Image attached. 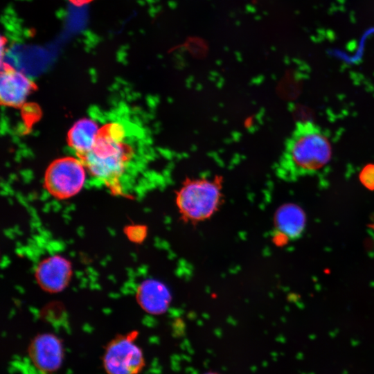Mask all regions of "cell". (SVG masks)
I'll return each mask as SVG.
<instances>
[{"instance_id": "cell-1", "label": "cell", "mask_w": 374, "mask_h": 374, "mask_svg": "<svg viewBox=\"0 0 374 374\" xmlns=\"http://www.w3.org/2000/svg\"><path fill=\"white\" fill-rule=\"evenodd\" d=\"M80 160L96 181L123 194L132 181L149 177L154 153L143 127L117 118L100 127L92 149Z\"/></svg>"}, {"instance_id": "cell-2", "label": "cell", "mask_w": 374, "mask_h": 374, "mask_svg": "<svg viewBox=\"0 0 374 374\" xmlns=\"http://www.w3.org/2000/svg\"><path fill=\"white\" fill-rule=\"evenodd\" d=\"M331 157V143L322 128L312 121H300L285 143L276 175L283 180L294 181L315 174Z\"/></svg>"}, {"instance_id": "cell-3", "label": "cell", "mask_w": 374, "mask_h": 374, "mask_svg": "<svg viewBox=\"0 0 374 374\" xmlns=\"http://www.w3.org/2000/svg\"><path fill=\"white\" fill-rule=\"evenodd\" d=\"M222 193L217 179L206 178L184 182L176 195V206L181 220L196 225L209 220L222 204Z\"/></svg>"}, {"instance_id": "cell-4", "label": "cell", "mask_w": 374, "mask_h": 374, "mask_svg": "<svg viewBox=\"0 0 374 374\" xmlns=\"http://www.w3.org/2000/svg\"><path fill=\"white\" fill-rule=\"evenodd\" d=\"M86 170L84 164L78 157L57 159L46 170L45 188L57 199H69L82 188L86 179Z\"/></svg>"}, {"instance_id": "cell-5", "label": "cell", "mask_w": 374, "mask_h": 374, "mask_svg": "<svg viewBox=\"0 0 374 374\" xmlns=\"http://www.w3.org/2000/svg\"><path fill=\"white\" fill-rule=\"evenodd\" d=\"M134 340L133 333L115 338L107 345L103 360L107 374H139L142 371L144 355Z\"/></svg>"}, {"instance_id": "cell-6", "label": "cell", "mask_w": 374, "mask_h": 374, "mask_svg": "<svg viewBox=\"0 0 374 374\" xmlns=\"http://www.w3.org/2000/svg\"><path fill=\"white\" fill-rule=\"evenodd\" d=\"M72 276L70 262L61 256L47 257L38 264L35 278L46 292L57 293L63 290L69 284Z\"/></svg>"}, {"instance_id": "cell-7", "label": "cell", "mask_w": 374, "mask_h": 374, "mask_svg": "<svg viewBox=\"0 0 374 374\" xmlns=\"http://www.w3.org/2000/svg\"><path fill=\"white\" fill-rule=\"evenodd\" d=\"M29 357L34 366L44 373L57 371L63 359V348L60 339L45 333L35 337L28 348Z\"/></svg>"}, {"instance_id": "cell-8", "label": "cell", "mask_w": 374, "mask_h": 374, "mask_svg": "<svg viewBox=\"0 0 374 374\" xmlns=\"http://www.w3.org/2000/svg\"><path fill=\"white\" fill-rule=\"evenodd\" d=\"M35 89L34 83L24 73L10 66L2 67L0 97L1 105L18 107Z\"/></svg>"}, {"instance_id": "cell-9", "label": "cell", "mask_w": 374, "mask_h": 374, "mask_svg": "<svg viewBox=\"0 0 374 374\" xmlns=\"http://www.w3.org/2000/svg\"><path fill=\"white\" fill-rule=\"evenodd\" d=\"M136 299L144 310L150 314H160L168 309L171 297L163 283L155 280H147L138 287Z\"/></svg>"}, {"instance_id": "cell-10", "label": "cell", "mask_w": 374, "mask_h": 374, "mask_svg": "<svg viewBox=\"0 0 374 374\" xmlns=\"http://www.w3.org/2000/svg\"><path fill=\"white\" fill-rule=\"evenodd\" d=\"M100 126L93 119L83 118L75 122L67 134V142L77 157L82 159L92 149Z\"/></svg>"}, {"instance_id": "cell-11", "label": "cell", "mask_w": 374, "mask_h": 374, "mask_svg": "<svg viewBox=\"0 0 374 374\" xmlns=\"http://www.w3.org/2000/svg\"><path fill=\"white\" fill-rule=\"evenodd\" d=\"M274 226L277 238L280 237L281 240L295 238L304 229V213L296 205H283L276 212Z\"/></svg>"}, {"instance_id": "cell-12", "label": "cell", "mask_w": 374, "mask_h": 374, "mask_svg": "<svg viewBox=\"0 0 374 374\" xmlns=\"http://www.w3.org/2000/svg\"><path fill=\"white\" fill-rule=\"evenodd\" d=\"M73 1L76 3H82L87 1V0H73Z\"/></svg>"}, {"instance_id": "cell-13", "label": "cell", "mask_w": 374, "mask_h": 374, "mask_svg": "<svg viewBox=\"0 0 374 374\" xmlns=\"http://www.w3.org/2000/svg\"><path fill=\"white\" fill-rule=\"evenodd\" d=\"M204 374H219L216 372H213V371H209V372H207V373H205Z\"/></svg>"}]
</instances>
